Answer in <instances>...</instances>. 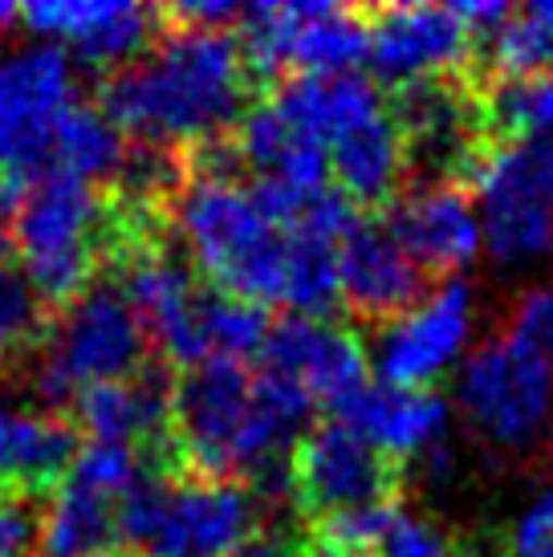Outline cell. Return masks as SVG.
<instances>
[{
  "instance_id": "obj_23",
  "label": "cell",
  "mask_w": 553,
  "mask_h": 557,
  "mask_svg": "<svg viewBox=\"0 0 553 557\" xmlns=\"http://www.w3.org/2000/svg\"><path fill=\"white\" fill-rule=\"evenodd\" d=\"M290 245V264H285V301L297 318L322 322L325 313L342 306L339 289V245L325 236L309 233H285Z\"/></svg>"
},
{
  "instance_id": "obj_35",
  "label": "cell",
  "mask_w": 553,
  "mask_h": 557,
  "mask_svg": "<svg viewBox=\"0 0 553 557\" xmlns=\"http://www.w3.org/2000/svg\"><path fill=\"white\" fill-rule=\"evenodd\" d=\"M13 350H16L13 342H9V338H0V367H4V362H9V358H13Z\"/></svg>"
},
{
  "instance_id": "obj_25",
  "label": "cell",
  "mask_w": 553,
  "mask_h": 557,
  "mask_svg": "<svg viewBox=\"0 0 553 557\" xmlns=\"http://www.w3.org/2000/svg\"><path fill=\"white\" fill-rule=\"evenodd\" d=\"M265 338H269V313L261 306H248L216 289L200 297V342L208 358L245 362L248 355H261Z\"/></svg>"
},
{
  "instance_id": "obj_20",
  "label": "cell",
  "mask_w": 553,
  "mask_h": 557,
  "mask_svg": "<svg viewBox=\"0 0 553 557\" xmlns=\"http://www.w3.org/2000/svg\"><path fill=\"white\" fill-rule=\"evenodd\" d=\"M232 139H236L245 168H257L269 180H285V184L306 187V191H322L325 187L330 151L318 139L302 135L293 123H285L273 110V102L248 110Z\"/></svg>"
},
{
  "instance_id": "obj_17",
  "label": "cell",
  "mask_w": 553,
  "mask_h": 557,
  "mask_svg": "<svg viewBox=\"0 0 553 557\" xmlns=\"http://www.w3.org/2000/svg\"><path fill=\"white\" fill-rule=\"evenodd\" d=\"M82 451V432L65 416H33L0 403V484L46 496Z\"/></svg>"
},
{
  "instance_id": "obj_33",
  "label": "cell",
  "mask_w": 553,
  "mask_h": 557,
  "mask_svg": "<svg viewBox=\"0 0 553 557\" xmlns=\"http://www.w3.org/2000/svg\"><path fill=\"white\" fill-rule=\"evenodd\" d=\"M232 557H302V549H293L281 537H253V542H245Z\"/></svg>"
},
{
  "instance_id": "obj_4",
  "label": "cell",
  "mask_w": 553,
  "mask_h": 557,
  "mask_svg": "<svg viewBox=\"0 0 553 557\" xmlns=\"http://www.w3.org/2000/svg\"><path fill=\"white\" fill-rule=\"evenodd\" d=\"M147 355L151 342L138 313L126 306V297L114 285H94L70 310L58 313L53 338L37 371V395L49 407L65 411L86 387L119 383L143 371Z\"/></svg>"
},
{
  "instance_id": "obj_3",
  "label": "cell",
  "mask_w": 553,
  "mask_h": 557,
  "mask_svg": "<svg viewBox=\"0 0 553 557\" xmlns=\"http://www.w3.org/2000/svg\"><path fill=\"white\" fill-rule=\"evenodd\" d=\"M168 216L187 236L192 261L216 294L261 306V310L273 301H285L290 245H285V233L273 228L257 212V203L248 200V187L187 175Z\"/></svg>"
},
{
  "instance_id": "obj_9",
  "label": "cell",
  "mask_w": 553,
  "mask_h": 557,
  "mask_svg": "<svg viewBox=\"0 0 553 557\" xmlns=\"http://www.w3.org/2000/svg\"><path fill=\"white\" fill-rule=\"evenodd\" d=\"M370 29L367 62L386 86H407L435 74H468L472 70V33L452 4H383L362 9Z\"/></svg>"
},
{
  "instance_id": "obj_29",
  "label": "cell",
  "mask_w": 553,
  "mask_h": 557,
  "mask_svg": "<svg viewBox=\"0 0 553 557\" xmlns=\"http://www.w3.org/2000/svg\"><path fill=\"white\" fill-rule=\"evenodd\" d=\"M374 557H452V542L428 517L395 509L391 525L383 529V537L374 545Z\"/></svg>"
},
{
  "instance_id": "obj_24",
  "label": "cell",
  "mask_w": 553,
  "mask_h": 557,
  "mask_svg": "<svg viewBox=\"0 0 553 557\" xmlns=\"http://www.w3.org/2000/svg\"><path fill=\"white\" fill-rule=\"evenodd\" d=\"M492 62L496 78L553 74V0H538L525 13H513L492 33Z\"/></svg>"
},
{
  "instance_id": "obj_26",
  "label": "cell",
  "mask_w": 553,
  "mask_h": 557,
  "mask_svg": "<svg viewBox=\"0 0 553 557\" xmlns=\"http://www.w3.org/2000/svg\"><path fill=\"white\" fill-rule=\"evenodd\" d=\"M119 9V0H37L21 9L25 29H33L37 37H65V41H82L90 37L110 13Z\"/></svg>"
},
{
  "instance_id": "obj_5",
  "label": "cell",
  "mask_w": 553,
  "mask_h": 557,
  "mask_svg": "<svg viewBox=\"0 0 553 557\" xmlns=\"http://www.w3.org/2000/svg\"><path fill=\"white\" fill-rule=\"evenodd\" d=\"M477 191L492 261L529 264L553 252V135L501 143L480 168Z\"/></svg>"
},
{
  "instance_id": "obj_16",
  "label": "cell",
  "mask_w": 553,
  "mask_h": 557,
  "mask_svg": "<svg viewBox=\"0 0 553 557\" xmlns=\"http://www.w3.org/2000/svg\"><path fill=\"white\" fill-rule=\"evenodd\" d=\"M339 423L354 428L367 444L391 456L395 465L440 448L447 432V403L435 391H403V387H374L370 383L358 399L342 407Z\"/></svg>"
},
{
  "instance_id": "obj_7",
  "label": "cell",
  "mask_w": 553,
  "mask_h": 557,
  "mask_svg": "<svg viewBox=\"0 0 553 557\" xmlns=\"http://www.w3.org/2000/svg\"><path fill=\"white\" fill-rule=\"evenodd\" d=\"M290 468L293 496L314 521L367 505H391L403 484L400 465L339 419L302 435Z\"/></svg>"
},
{
  "instance_id": "obj_28",
  "label": "cell",
  "mask_w": 553,
  "mask_h": 557,
  "mask_svg": "<svg viewBox=\"0 0 553 557\" xmlns=\"http://www.w3.org/2000/svg\"><path fill=\"white\" fill-rule=\"evenodd\" d=\"M41 318L46 313L37 306L25 273L9 261V252H0V338H9L13 346H29Z\"/></svg>"
},
{
  "instance_id": "obj_19",
  "label": "cell",
  "mask_w": 553,
  "mask_h": 557,
  "mask_svg": "<svg viewBox=\"0 0 553 557\" xmlns=\"http://www.w3.org/2000/svg\"><path fill=\"white\" fill-rule=\"evenodd\" d=\"M403 168V131L386 107L330 143V171L339 175V191L362 208H383L395 200Z\"/></svg>"
},
{
  "instance_id": "obj_6",
  "label": "cell",
  "mask_w": 553,
  "mask_h": 557,
  "mask_svg": "<svg viewBox=\"0 0 553 557\" xmlns=\"http://www.w3.org/2000/svg\"><path fill=\"white\" fill-rule=\"evenodd\" d=\"M460 407L501 448L533 444L541 423L550 419L553 374L538 355H529L521 342L505 338L484 342L460 371Z\"/></svg>"
},
{
  "instance_id": "obj_22",
  "label": "cell",
  "mask_w": 553,
  "mask_h": 557,
  "mask_svg": "<svg viewBox=\"0 0 553 557\" xmlns=\"http://www.w3.org/2000/svg\"><path fill=\"white\" fill-rule=\"evenodd\" d=\"M480 114L489 139L521 143L553 135V74L492 78L480 86Z\"/></svg>"
},
{
  "instance_id": "obj_15",
  "label": "cell",
  "mask_w": 553,
  "mask_h": 557,
  "mask_svg": "<svg viewBox=\"0 0 553 557\" xmlns=\"http://www.w3.org/2000/svg\"><path fill=\"white\" fill-rule=\"evenodd\" d=\"M383 228L431 281H452L480 248V220L456 184L407 187L386 203Z\"/></svg>"
},
{
  "instance_id": "obj_31",
  "label": "cell",
  "mask_w": 553,
  "mask_h": 557,
  "mask_svg": "<svg viewBox=\"0 0 553 557\" xmlns=\"http://www.w3.org/2000/svg\"><path fill=\"white\" fill-rule=\"evenodd\" d=\"M505 557H553V488L525 505L508 529Z\"/></svg>"
},
{
  "instance_id": "obj_32",
  "label": "cell",
  "mask_w": 553,
  "mask_h": 557,
  "mask_svg": "<svg viewBox=\"0 0 553 557\" xmlns=\"http://www.w3.org/2000/svg\"><path fill=\"white\" fill-rule=\"evenodd\" d=\"M29 175L21 171H4L0 168V252H9V236H13V220L25 203V191H29Z\"/></svg>"
},
{
  "instance_id": "obj_21",
  "label": "cell",
  "mask_w": 553,
  "mask_h": 557,
  "mask_svg": "<svg viewBox=\"0 0 553 557\" xmlns=\"http://www.w3.org/2000/svg\"><path fill=\"white\" fill-rule=\"evenodd\" d=\"M131 143L107 114L90 102H70L53 123L49 135V163L46 171L70 175L77 184H114V175L123 171Z\"/></svg>"
},
{
  "instance_id": "obj_8",
  "label": "cell",
  "mask_w": 553,
  "mask_h": 557,
  "mask_svg": "<svg viewBox=\"0 0 553 557\" xmlns=\"http://www.w3.org/2000/svg\"><path fill=\"white\" fill-rule=\"evenodd\" d=\"M74 102V65L62 46H25L0 62V168L46 175L49 135Z\"/></svg>"
},
{
  "instance_id": "obj_27",
  "label": "cell",
  "mask_w": 553,
  "mask_h": 557,
  "mask_svg": "<svg viewBox=\"0 0 553 557\" xmlns=\"http://www.w3.org/2000/svg\"><path fill=\"white\" fill-rule=\"evenodd\" d=\"M41 525H46V496L0 484V557H25L33 545H41Z\"/></svg>"
},
{
  "instance_id": "obj_2",
  "label": "cell",
  "mask_w": 553,
  "mask_h": 557,
  "mask_svg": "<svg viewBox=\"0 0 553 557\" xmlns=\"http://www.w3.org/2000/svg\"><path fill=\"white\" fill-rule=\"evenodd\" d=\"M9 248L21 257L41 313L58 318L94 289L110 257V200L102 187L46 171L25 191Z\"/></svg>"
},
{
  "instance_id": "obj_18",
  "label": "cell",
  "mask_w": 553,
  "mask_h": 557,
  "mask_svg": "<svg viewBox=\"0 0 553 557\" xmlns=\"http://www.w3.org/2000/svg\"><path fill=\"white\" fill-rule=\"evenodd\" d=\"M273 110L330 151V143L339 135L367 123L370 114H379L383 98H379V86L358 70L354 74H290L276 82Z\"/></svg>"
},
{
  "instance_id": "obj_34",
  "label": "cell",
  "mask_w": 553,
  "mask_h": 557,
  "mask_svg": "<svg viewBox=\"0 0 553 557\" xmlns=\"http://www.w3.org/2000/svg\"><path fill=\"white\" fill-rule=\"evenodd\" d=\"M16 13H21V9H13V4H4V0H0V25H9Z\"/></svg>"
},
{
  "instance_id": "obj_36",
  "label": "cell",
  "mask_w": 553,
  "mask_h": 557,
  "mask_svg": "<svg viewBox=\"0 0 553 557\" xmlns=\"http://www.w3.org/2000/svg\"><path fill=\"white\" fill-rule=\"evenodd\" d=\"M550 460H553V435H550Z\"/></svg>"
},
{
  "instance_id": "obj_14",
  "label": "cell",
  "mask_w": 553,
  "mask_h": 557,
  "mask_svg": "<svg viewBox=\"0 0 553 557\" xmlns=\"http://www.w3.org/2000/svg\"><path fill=\"white\" fill-rule=\"evenodd\" d=\"M171 362L147 358L143 371L119 383L86 387L74 399V428L90 435V444H123L138 451H159L175 444L171 432Z\"/></svg>"
},
{
  "instance_id": "obj_12",
  "label": "cell",
  "mask_w": 553,
  "mask_h": 557,
  "mask_svg": "<svg viewBox=\"0 0 553 557\" xmlns=\"http://www.w3.org/2000/svg\"><path fill=\"white\" fill-rule=\"evenodd\" d=\"M431 277L374 220H358L339 245L342 306L362 325H391L423 306Z\"/></svg>"
},
{
  "instance_id": "obj_1",
  "label": "cell",
  "mask_w": 553,
  "mask_h": 557,
  "mask_svg": "<svg viewBox=\"0 0 553 557\" xmlns=\"http://www.w3.org/2000/svg\"><path fill=\"white\" fill-rule=\"evenodd\" d=\"M163 16V9H159ZM261 82L253 78L236 33L163 25L143 58L102 78V114L135 143L200 147L224 139L257 107Z\"/></svg>"
},
{
  "instance_id": "obj_10",
  "label": "cell",
  "mask_w": 553,
  "mask_h": 557,
  "mask_svg": "<svg viewBox=\"0 0 553 557\" xmlns=\"http://www.w3.org/2000/svg\"><path fill=\"white\" fill-rule=\"evenodd\" d=\"M257 533V496L241 480H171L168 505L143 557H232Z\"/></svg>"
},
{
  "instance_id": "obj_13",
  "label": "cell",
  "mask_w": 553,
  "mask_h": 557,
  "mask_svg": "<svg viewBox=\"0 0 553 557\" xmlns=\"http://www.w3.org/2000/svg\"><path fill=\"white\" fill-rule=\"evenodd\" d=\"M472 330V289L464 281H444L440 294H431L419 310L391 322L379 346L374 367L386 387L428 391V383L464 350Z\"/></svg>"
},
{
  "instance_id": "obj_11",
  "label": "cell",
  "mask_w": 553,
  "mask_h": 557,
  "mask_svg": "<svg viewBox=\"0 0 553 557\" xmlns=\"http://www.w3.org/2000/svg\"><path fill=\"white\" fill-rule=\"evenodd\" d=\"M261 367L302 383L309 399L322 403L330 416H339L346 403L370 387L367 355L354 342V334L339 325L314 322V318H297V313L269 325Z\"/></svg>"
},
{
  "instance_id": "obj_30",
  "label": "cell",
  "mask_w": 553,
  "mask_h": 557,
  "mask_svg": "<svg viewBox=\"0 0 553 557\" xmlns=\"http://www.w3.org/2000/svg\"><path fill=\"white\" fill-rule=\"evenodd\" d=\"M508 338L521 342L529 355H538L553 374V285H538L517 301Z\"/></svg>"
}]
</instances>
